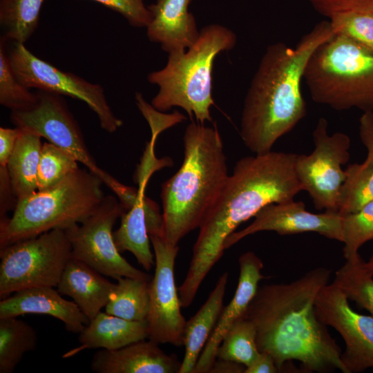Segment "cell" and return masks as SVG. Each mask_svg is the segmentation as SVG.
Here are the masks:
<instances>
[{
    "instance_id": "obj_33",
    "label": "cell",
    "mask_w": 373,
    "mask_h": 373,
    "mask_svg": "<svg viewBox=\"0 0 373 373\" xmlns=\"http://www.w3.org/2000/svg\"><path fill=\"white\" fill-rule=\"evenodd\" d=\"M343 218V256L345 260H353L361 256L360 248L373 240V202Z\"/></svg>"
},
{
    "instance_id": "obj_13",
    "label": "cell",
    "mask_w": 373,
    "mask_h": 373,
    "mask_svg": "<svg viewBox=\"0 0 373 373\" xmlns=\"http://www.w3.org/2000/svg\"><path fill=\"white\" fill-rule=\"evenodd\" d=\"M36 93L38 100L32 108L11 111L12 124L65 150L102 180L107 172L98 166L89 152L79 126L62 95L42 90Z\"/></svg>"
},
{
    "instance_id": "obj_16",
    "label": "cell",
    "mask_w": 373,
    "mask_h": 373,
    "mask_svg": "<svg viewBox=\"0 0 373 373\" xmlns=\"http://www.w3.org/2000/svg\"><path fill=\"white\" fill-rule=\"evenodd\" d=\"M240 275L238 283L230 303L222 309L216 325L209 338L193 373L210 372L217 360L218 347L229 327L242 316L254 297L262 274V260L253 251L242 254L238 259Z\"/></svg>"
},
{
    "instance_id": "obj_18",
    "label": "cell",
    "mask_w": 373,
    "mask_h": 373,
    "mask_svg": "<svg viewBox=\"0 0 373 373\" xmlns=\"http://www.w3.org/2000/svg\"><path fill=\"white\" fill-rule=\"evenodd\" d=\"M181 362L159 344L142 340L117 350L102 349L93 357L91 370L97 373H179Z\"/></svg>"
},
{
    "instance_id": "obj_29",
    "label": "cell",
    "mask_w": 373,
    "mask_h": 373,
    "mask_svg": "<svg viewBox=\"0 0 373 373\" xmlns=\"http://www.w3.org/2000/svg\"><path fill=\"white\" fill-rule=\"evenodd\" d=\"M333 283L348 300L367 310L373 316V271L361 256L345 260L336 271Z\"/></svg>"
},
{
    "instance_id": "obj_40",
    "label": "cell",
    "mask_w": 373,
    "mask_h": 373,
    "mask_svg": "<svg viewBox=\"0 0 373 373\" xmlns=\"http://www.w3.org/2000/svg\"><path fill=\"white\" fill-rule=\"evenodd\" d=\"M245 370V366L230 361L217 359L210 372L213 373H241Z\"/></svg>"
},
{
    "instance_id": "obj_2",
    "label": "cell",
    "mask_w": 373,
    "mask_h": 373,
    "mask_svg": "<svg viewBox=\"0 0 373 373\" xmlns=\"http://www.w3.org/2000/svg\"><path fill=\"white\" fill-rule=\"evenodd\" d=\"M297 153L269 151L240 158L220 197L199 227L186 277L178 289L182 307L198 289L225 250V240L265 207L294 200L303 191L296 176Z\"/></svg>"
},
{
    "instance_id": "obj_39",
    "label": "cell",
    "mask_w": 373,
    "mask_h": 373,
    "mask_svg": "<svg viewBox=\"0 0 373 373\" xmlns=\"http://www.w3.org/2000/svg\"><path fill=\"white\" fill-rule=\"evenodd\" d=\"M280 372L273 357L266 352H259L247 367L244 373H276Z\"/></svg>"
},
{
    "instance_id": "obj_38",
    "label": "cell",
    "mask_w": 373,
    "mask_h": 373,
    "mask_svg": "<svg viewBox=\"0 0 373 373\" xmlns=\"http://www.w3.org/2000/svg\"><path fill=\"white\" fill-rule=\"evenodd\" d=\"M358 133L367 151V157L373 161V112H363L359 118Z\"/></svg>"
},
{
    "instance_id": "obj_24",
    "label": "cell",
    "mask_w": 373,
    "mask_h": 373,
    "mask_svg": "<svg viewBox=\"0 0 373 373\" xmlns=\"http://www.w3.org/2000/svg\"><path fill=\"white\" fill-rule=\"evenodd\" d=\"M41 138L38 134L21 129L9 158L7 169L17 200L37 191V171L43 144Z\"/></svg>"
},
{
    "instance_id": "obj_31",
    "label": "cell",
    "mask_w": 373,
    "mask_h": 373,
    "mask_svg": "<svg viewBox=\"0 0 373 373\" xmlns=\"http://www.w3.org/2000/svg\"><path fill=\"white\" fill-rule=\"evenodd\" d=\"M6 41L0 42V104L11 111H26L37 102V93H33L16 77L6 48Z\"/></svg>"
},
{
    "instance_id": "obj_35",
    "label": "cell",
    "mask_w": 373,
    "mask_h": 373,
    "mask_svg": "<svg viewBox=\"0 0 373 373\" xmlns=\"http://www.w3.org/2000/svg\"><path fill=\"white\" fill-rule=\"evenodd\" d=\"M121 14L134 27H147L152 18L151 12L143 0H93Z\"/></svg>"
},
{
    "instance_id": "obj_28",
    "label": "cell",
    "mask_w": 373,
    "mask_h": 373,
    "mask_svg": "<svg viewBox=\"0 0 373 373\" xmlns=\"http://www.w3.org/2000/svg\"><path fill=\"white\" fill-rule=\"evenodd\" d=\"M345 170L338 203L341 216L356 213L373 202V161L367 157L361 163L348 164Z\"/></svg>"
},
{
    "instance_id": "obj_21",
    "label": "cell",
    "mask_w": 373,
    "mask_h": 373,
    "mask_svg": "<svg viewBox=\"0 0 373 373\" xmlns=\"http://www.w3.org/2000/svg\"><path fill=\"white\" fill-rule=\"evenodd\" d=\"M86 263L71 258L56 287L70 297L89 321L105 307L115 287L113 283Z\"/></svg>"
},
{
    "instance_id": "obj_15",
    "label": "cell",
    "mask_w": 373,
    "mask_h": 373,
    "mask_svg": "<svg viewBox=\"0 0 373 373\" xmlns=\"http://www.w3.org/2000/svg\"><path fill=\"white\" fill-rule=\"evenodd\" d=\"M254 218L249 225L227 237L224 243V249L249 235L266 231H275L280 235L315 232L329 239L343 241V216L329 211L309 212L302 201L293 200L269 204Z\"/></svg>"
},
{
    "instance_id": "obj_41",
    "label": "cell",
    "mask_w": 373,
    "mask_h": 373,
    "mask_svg": "<svg viewBox=\"0 0 373 373\" xmlns=\"http://www.w3.org/2000/svg\"><path fill=\"white\" fill-rule=\"evenodd\" d=\"M367 265L369 268L373 271V255L370 258V260L367 262Z\"/></svg>"
},
{
    "instance_id": "obj_14",
    "label": "cell",
    "mask_w": 373,
    "mask_h": 373,
    "mask_svg": "<svg viewBox=\"0 0 373 373\" xmlns=\"http://www.w3.org/2000/svg\"><path fill=\"white\" fill-rule=\"evenodd\" d=\"M348 300L332 282L318 294L315 311L319 320L343 339L341 361L346 373H358L373 368V316L355 312Z\"/></svg>"
},
{
    "instance_id": "obj_34",
    "label": "cell",
    "mask_w": 373,
    "mask_h": 373,
    "mask_svg": "<svg viewBox=\"0 0 373 373\" xmlns=\"http://www.w3.org/2000/svg\"><path fill=\"white\" fill-rule=\"evenodd\" d=\"M329 21L334 35L343 36L373 52V13L345 12Z\"/></svg>"
},
{
    "instance_id": "obj_5",
    "label": "cell",
    "mask_w": 373,
    "mask_h": 373,
    "mask_svg": "<svg viewBox=\"0 0 373 373\" xmlns=\"http://www.w3.org/2000/svg\"><path fill=\"white\" fill-rule=\"evenodd\" d=\"M237 41L231 30L218 24L206 26L195 43L186 51L169 53L161 70L149 74L148 81L159 86L151 106L160 112L173 107L184 109L192 119L204 124L212 122V70L216 57L232 49Z\"/></svg>"
},
{
    "instance_id": "obj_19",
    "label": "cell",
    "mask_w": 373,
    "mask_h": 373,
    "mask_svg": "<svg viewBox=\"0 0 373 373\" xmlns=\"http://www.w3.org/2000/svg\"><path fill=\"white\" fill-rule=\"evenodd\" d=\"M191 0H156L148 6L152 18L147 36L170 53L184 51L193 46L200 35L195 19L188 10Z\"/></svg>"
},
{
    "instance_id": "obj_27",
    "label": "cell",
    "mask_w": 373,
    "mask_h": 373,
    "mask_svg": "<svg viewBox=\"0 0 373 373\" xmlns=\"http://www.w3.org/2000/svg\"><path fill=\"white\" fill-rule=\"evenodd\" d=\"M45 0H0L1 38L25 44L36 30Z\"/></svg>"
},
{
    "instance_id": "obj_8",
    "label": "cell",
    "mask_w": 373,
    "mask_h": 373,
    "mask_svg": "<svg viewBox=\"0 0 373 373\" xmlns=\"http://www.w3.org/2000/svg\"><path fill=\"white\" fill-rule=\"evenodd\" d=\"M71 258V245L64 229L1 249V299L29 288L57 287Z\"/></svg>"
},
{
    "instance_id": "obj_32",
    "label": "cell",
    "mask_w": 373,
    "mask_h": 373,
    "mask_svg": "<svg viewBox=\"0 0 373 373\" xmlns=\"http://www.w3.org/2000/svg\"><path fill=\"white\" fill-rule=\"evenodd\" d=\"M78 161L65 150L51 144H42L37 171V191L49 189L78 169Z\"/></svg>"
},
{
    "instance_id": "obj_26",
    "label": "cell",
    "mask_w": 373,
    "mask_h": 373,
    "mask_svg": "<svg viewBox=\"0 0 373 373\" xmlns=\"http://www.w3.org/2000/svg\"><path fill=\"white\" fill-rule=\"evenodd\" d=\"M37 344V332L28 323L17 317L0 318V373L13 372Z\"/></svg>"
},
{
    "instance_id": "obj_9",
    "label": "cell",
    "mask_w": 373,
    "mask_h": 373,
    "mask_svg": "<svg viewBox=\"0 0 373 373\" xmlns=\"http://www.w3.org/2000/svg\"><path fill=\"white\" fill-rule=\"evenodd\" d=\"M312 152L297 154L296 176L316 209L338 213L340 190L346 176L343 166L350 158V137L343 132L329 135L327 120L320 117L312 132Z\"/></svg>"
},
{
    "instance_id": "obj_6",
    "label": "cell",
    "mask_w": 373,
    "mask_h": 373,
    "mask_svg": "<svg viewBox=\"0 0 373 373\" xmlns=\"http://www.w3.org/2000/svg\"><path fill=\"white\" fill-rule=\"evenodd\" d=\"M103 184L96 174L79 168L57 184L18 199L12 215L0 220V249L82 223L102 203Z\"/></svg>"
},
{
    "instance_id": "obj_7",
    "label": "cell",
    "mask_w": 373,
    "mask_h": 373,
    "mask_svg": "<svg viewBox=\"0 0 373 373\" xmlns=\"http://www.w3.org/2000/svg\"><path fill=\"white\" fill-rule=\"evenodd\" d=\"M303 79L317 104L373 112V52L343 36L334 34L317 48Z\"/></svg>"
},
{
    "instance_id": "obj_10",
    "label": "cell",
    "mask_w": 373,
    "mask_h": 373,
    "mask_svg": "<svg viewBox=\"0 0 373 373\" xmlns=\"http://www.w3.org/2000/svg\"><path fill=\"white\" fill-rule=\"evenodd\" d=\"M125 211L118 198L105 195L91 216L66 229L72 258L116 280L128 277L151 281V275L131 265L115 244L113 227Z\"/></svg>"
},
{
    "instance_id": "obj_22",
    "label": "cell",
    "mask_w": 373,
    "mask_h": 373,
    "mask_svg": "<svg viewBox=\"0 0 373 373\" xmlns=\"http://www.w3.org/2000/svg\"><path fill=\"white\" fill-rule=\"evenodd\" d=\"M148 338L146 321H127L100 312L79 333L80 345L63 356L68 358L87 349L117 350Z\"/></svg>"
},
{
    "instance_id": "obj_17",
    "label": "cell",
    "mask_w": 373,
    "mask_h": 373,
    "mask_svg": "<svg viewBox=\"0 0 373 373\" xmlns=\"http://www.w3.org/2000/svg\"><path fill=\"white\" fill-rule=\"evenodd\" d=\"M26 314L52 316L61 321L67 331L75 334L81 333L90 322L75 302L64 298L52 287L23 289L1 300L0 318Z\"/></svg>"
},
{
    "instance_id": "obj_4",
    "label": "cell",
    "mask_w": 373,
    "mask_h": 373,
    "mask_svg": "<svg viewBox=\"0 0 373 373\" xmlns=\"http://www.w3.org/2000/svg\"><path fill=\"white\" fill-rule=\"evenodd\" d=\"M184 160L163 183L162 234L172 246L199 228L216 204L229 177L227 157L216 124H189L184 134Z\"/></svg>"
},
{
    "instance_id": "obj_1",
    "label": "cell",
    "mask_w": 373,
    "mask_h": 373,
    "mask_svg": "<svg viewBox=\"0 0 373 373\" xmlns=\"http://www.w3.org/2000/svg\"><path fill=\"white\" fill-rule=\"evenodd\" d=\"M330 276V269L317 267L289 283L258 287L242 315L255 326L259 352L270 354L280 372L298 361L307 372L346 373L341 349L315 311Z\"/></svg>"
},
{
    "instance_id": "obj_37",
    "label": "cell",
    "mask_w": 373,
    "mask_h": 373,
    "mask_svg": "<svg viewBox=\"0 0 373 373\" xmlns=\"http://www.w3.org/2000/svg\"><path fill=\"white\" fill-rule=\"evenodd\" d=\"M20 133L21 129L17 127L0 128V166H7Z\"/></svg>"
},
{
    "instance_id": "obj_36",
    "label": "cell",
    "mask_w": 373,
    "mask_h": 373,
    "mask_svg": "<svg viewBox=\"0 0 373 373\" xmlns=\"http://www.w3.org/2000/svg\"><path fill=\"white\" fill-rule=\"evenodd\" d=\"M321 15L328 18L350 12L373 13V0H308Z\"/></svg>"
},
{
    "instance_id": "obj_30",
    "label": "cell",
    "mask_w": 373,
    "mask_h": 373,
    "mask_svg": "<svg viewBox=\"0 0 373 373\" xmlns=\"http://www.w3.org/2000/svg\"><path fill=\"white\" fill-rule=\"evenodd\" d=\"M256 330L244 316L238 318L226 332L217 352V359L248 366L259 354Z\"/></svg>"
},
{
    "instance_id": "obj_23",
    "label": "cell",
    "mask_w": 373,
    "mask_h": 373,
    "mask_svg": "<svg viewBox=\"0 0 373 373\" xmlns=\"http://www.w3.org/2000/svg\"><path fill=\"white\" fill-rule=\"evenodd\" d=\"M227 280L228 273L224 272L218 278L205 303L186 321L183 340L185 351L179 373H193L200 355L222 312Z\"/></svg>"
},
{
    "instance_id": "obj_3",
    "label": "cell",
    "mask_w": 373,
    "mask_h": 373,
    "mask_svg": "<svg viewBox=\"0 0 373 373\" xmlns=\"http://www.w3.org/2000/svg\"><path fill=\"white\" fill-rule=\"evenodd\" d=\"M334 35L329 21L316 24L291 47L283 42L266 49L246 95L240 134L254 154L271 151L275 143L305 116L301 82L313 52Z\"/></svg>"
},
{
    "instance_id": "obj_25",
    "label": "cell",
    "mask_w": 373,
    "mask_h": 373,
    "mask_svg": "<svg viewBox=\"0 0 373 373\" xmlns=\"http://www.w3.org/2000/svg\"><path fill=\"white\" fill-rule=\"evenodd\" d=\"M105 312L127 321H146L150 281L128 277L117 280Z\"/></svg>"
},
{
    "instance_id": "obj_20",
    "label": "cell",
    "mask_w": 373,
    "mask_h": 373,
    "mask_svg": "<svg viewBox=\"0 0 373 373\" xmlns=\"http://www.w3.org/2000/svg\"><path fill=\"white\" fill-rule=\"evenodd\" d=\"M144 186L137 189L126 186L117 197L126 209L121 216L119 227L113 232L115 244L120 253L128 251L140 265L150 271L155 265V256L150 247V237L146 220V208L149 198L144 195Z\"/></svg>"
},
{
    "instance_id": "obj_12",
    "label": "cell",
    "mask_w": 373,
    "mask_h": 373,
    "mask_svg": "<svg viewBox=\"0 0 373 373\" xmlns=\"http://www.w3.org/2000/svg\"><path fill=\"white\" fill-rule=\"evenodd\" d=\"M149 237L155 256V272L150 281L148 338L157 344L181 346L186 321L181 312L174 275L179 247L168 244L161 235Z\"/></svg>"
},
{
    "instance_id": "obj_11",
    "label": "cell",
    "mask_w": 373,
    "mask_h": 373,
    "mask_svg": "<svg viewBox=\"0 0 373 373\" xmlns=\"http://www.w3.org/2000/svg\"><path fill=\"white\" fill-rule=\"evenodd\" d=\"M12 43L8 51L9 59L16 77L23 86L84 102L97 115L101 128L108 133H113L122 126L123 122L112 111L101 85L61 70L35 56L24 44Z\"/></svg>"
}]
</instances>
